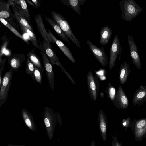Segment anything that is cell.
<instances>
[{
	"instance_id": "cell-1",
	"label": "cell",
	"mask_w": 146,
	"mask_h": 146,
	"mask_svg": "<svg viewBox=\"0 0 146 146\" xmlns=\"http://www.w3.org/2000/svg\"><path fill=\"white\" fill-rule=\"evenodd\" d=\"M119 4L122 12V19L127 22H132V20L143 10L142 7L133 0H121Z\"/></svg>"
},
{
	"instance_id": "cell-2",
	"label": "cell",
	"mask_w": 146,
	"mask_h": 146,
	"mask_svg": "<svg viewBox=\"0 0 146 146\" xmlns=\"http://www.w3.org/2000/svg\"><path fill=\"white\" fill-rule=\"evenodd\" d=\"M54 21L61 28L69 38L78 47L81 48L80 43L73 33L67 21L60 13L54 11L51 12Z\"/></svg>"
},
{
	"instance_id": "cell-3",
	"label": "cell",
	"mask_w": 146,
	"mask_h": 146,
	"mask_svg": "<svg viewBox=\"0 0 146 146\" xmlns=\"http://www.w3.org/2000/svg\"><path fill=\"white\" fill-rule=\"evenodd\" d=\"M59 115L48 106L45 107L44 113V121L48 137L51 140L53 137L56 122Z\"/></svg>"
},
{
	"instance_id": "cell-4",
	"label": "cell",
	"mask_w": 146,
	"mask_h": 146,
	"mask_svg": "<svg viewBox=\"0 0 146 146\" xmlns=\"http://www.w3.org/2000/svg\"><path fill=\"white\" fill-rule=\"evenodd\" d=\"M129 127L132 130L137 141H141L146 138V118L131 121Z\"/></svg>"
},
{
	"instance_id": "cell-5",
	"label": "cell",
	"mask_w": 146,
	"mask_h": 146,
	"mask_svg": "<svg viewBox=\"0 0 146 146\" xmlns=\"http://www.w3.org/2000/svg\"><path fill=\"white\" fill-rule=\"evenodd\" d=\"M13 70L10 68L6 72L3 77L0 91V107L6 102L8 94L11 84Z\"/></svg>"
},
{
	"instance_id": "cell-6",
	"label": "cell",
	"mask_w": 146,
	"mask_h": 146,
	"mask_svg": "<svg viewBox=\"0 0 146 146\" xmlns=\"http://www.w3.org/2000/svg\"><path fill=\"white\" fill-rule=\"evenodd\" d=\"M39 49L41 50L40 53L50 87L52 90L54 91L55 76L52 65L46 54L42 43L40 44Z\"/></svg>"
},
{
	"instance_id": "cell-7",
	"label": "cell",
	"mask_w": 146,
	"mask_h": 146,
	"mask_svg": "<svg viewBox=\"0 0 146 146\" xmlns=\"http://www.w3.org/2000/svg\"><path fill=\"white\" fill-rule=\"evenodd\" d=\"M87 84L90 97L96 101L98 95L99 89L98 80L94 76L92 73L89 71L87 74Z\"/></svg>"
},
{
	"instance_id": "cell-8",
	"label": "cell",
	"mask_w": 146,
	"mask_h": 146,
	"mask_svg": "<svg viewBox=\"0 0 146 146\" xmlns=\"http://www.w3.org/2000/svg\"><path fill=\"white\" fill-rule=\"evenodd\" d=\"M122 50L119 38L116 35L113 40L110 49L109 66L111 70L115 66L118 55L121 54Z\"/></svg>"
},
{
	"instance_id": "cell-9",
	"label": "cell",
	"mask_w": 146,
	"mask_h": 146,
	"mask_svg": "<svg viewBox=\"0 0 146 146\" xmlns=\"http://www.w3.org/2000/svg\"><path fill=\"white\" fill-rule=\"evenodd\" d=\"M86 43L88 45L94 55L100 64L105 66L108 64V58L103 46L100 48L94 45L90 41L87 40Z\"/></svg>"
},
{
	"instance_id": "cell-10",
	"label": "cell",
	"mask_w": 146,
	"mask_h": 146,
	"mask_svg": "<svg viewBox=\"0 0 146 146\" xmlns=\"http://www.w3.org/2000/svg\"><path fill=\"white\" fill-rule=\"evenodd\" d=\"M127 42L129 48L131 58L133 64L137 68L140 70L141 67L140 56L136 43L131 35H128Z\"/></svg>"
},
{
	"instance_id": "cell-11",
	"label": "cell",
	"mask_w": 146,
	"mask_h": 146,
	"mask_svg": "<svg viewBox=\"0 0 146 146\" xmlns=\"http://www.w3.org/2000/svg\"><path fill=\"white\" fill-rule=\"evenodd\" d=\"M114 105L118 109H125L129 106L128 97L121 86H119L113 102Z\"/></svg>"
},
{
	"instance_id": "cell-12",
	"label": "cell",
	"mask_w": 146,
	"mask_h": 146,
	"mask_svg": "<svg viewBox=\"0 0 146 146\" xmlns=\"http://www.w3.org/2000/svg\"><path fill=\"white\" fill-rule=\"evenodd\" d=\"M10 5L3 1L0 2V18L5 19L10 24L14 25L15 15L11 12L9 7Z\"/></svg>"
},
{
	"instance_id": "cell-13",
	"label": "cell",
	"mask_w": 146,
	"mask_h": 146,
	"mask_svg": "<svg viewBox=\"0 0 146 146\" xmlns=\"http://www.w3.org/2000/svg\"><path fill=\"white\" fill-rule=\"evenodd\" d=\"M34 19L38 29L44 40L49 44L52 43L54 44L55 42L46 31L41 14L35 15Z\"/></svg>"
},
{
	"instance_id": "cell-14",
	"label": "cell",
	"mask_w": 146,
	"mask_h": 146,
	"mask_svg": "<svg viewBox=\"0 0 146 146\" xmlns=\"http://www.w3.org/2000/svg\"><path fill=\"white\" fill-rule=\"evenodd\" d=\"M25 60V55L24 54H16L8 57V62L10 68L14 71L17 72Z\"/></svg>"
},
{
	"instance_id": "cell-15",
	"label": "cell",
	"mask_w": 146,
	"mask_h": 146,
	"mask_svg": "<svg viewBox=\"0 0 146 146\" xmlns=\"http://www.w3.org/2000/svg\"><path fill=\"white\" fill-rule=\"evenodd\" d=\"M42 44L46 54L52 64L54 65L56 64L60 68L63 67L53 50L51 44H49L44 40L43 41Z\"/></svg>"
},
{
	"instance_id": "cell-16",
	"label": "cell",
	"mask_w": 146,
	"mask_h": 146,
	"mask_svg": "<svg viewBox=\"0 0 146 146\" xmlns=\"http://www.w3.org/2000/svg\"><path fill=\"white\" fill-rule=\"evenodd\" d=\"M12 1L18 12L30 23V15L26 1L24 0Z\"/></svg>"
},
{
	"instance_id": "cell-17",
	"label": "cell",
	"mask_w": 146,
	"mask_h": 146,
	"mask_svg": "<svg viewBox=\"0 0 146 146\" xmlns=\"http://www.w3.org/2000/svg\"><path fill=\"white\" fill-rule=\"evenodd\" d=\"M99 129L101 137L104 141L107 138V130L108 122L106 116L102 110H100L98 114Z\"/></svg>"
},
{
	"instance_id": "cell-18",
	"label": "cell",
	"mask_w": 146,
	"mask_h": 146,
	"mask_svg": "<svg viewBox=\"0 0 146 146\" xmlns=\"http://www.w3.org/2000/svg\"><path fill=\"white\" fill-rule=\"evenodd\" d=\"M146 101V86H141L136 91L133 98L134 105L139 107Z\"/></svg>"
},
{
	"instance_id": "cell-19",
	"label": "cell",
	"mask_w": 146,
	"mask_h": 146,
	"mask_svg": "<svg viewBox=\"0 0 146 146\" xmlns=\"http://www.w3.org/2000/svg\"><path fill=\"white\" fill-rule=\"evenodd\" d=\"M99 43L102 46H106L109 42L112 34L111 29L107 25L100 29Z\"/></svg>"
},
{
	"instance_id": "cell-20",
	"label": "cell",
	"mask_w": 146,
	"mask_h": 146,
	"mask_svg": "<svg viewBox=\"0 0 146 146\" xmlns=\"http://www.w3.org/2000/svg\"><path fill=\"white\" fill-rule=\"evenodd\" d=\"M48 33L53 40L67 57L72 62L75 63V60L69 49L66 47L63 42L57 39L50 30H48Z\"/></svg>"
},
{
	"instance_id": "cell-21",
	"label": "cell",
	"mask_w": 146,
	"mask_h": 146,
	"mask_svg": "<svg viewBox=\"0 0 146 146\" xmlns=\"http://www.w3.org/2000/svg\"><path fill=\"white\" fill-rule=\"evenodd\" d=\"M23 119L26 125L30 130L35 131L36 127L33 117L30 113L25 108L21 110Z\"/></svg>"
},
{
	"instance_id": "cell-22",
	"label": "cell",
	"mask_w": 146,
	"mask_h": 146,
	"mask_svg": "<svg viewBox=\"0 0 146 146\" xmlns=\"http://www.w3.org/2000/svg\"><path fill=\"white\" fill-rule=\"evenodd\" d=\"M86 0H62V3L64 5L70 8L79 15L81 14V5H83Z\"/></svg>"
},
{
	"instance_id": "cell-23",
	"label": "cell",
	"mask_w": 146,
	"mask_h": 146,
	"mask_svg": "<svg viewBox=\"0 0 146 146\" xmlns=\"http://www.w3.org/2000/svg\"><path fill=\"white\" fill-rule=\"evenodd\" d=\"M35 48H33L27 54V58L35 66L38 68L40 70L43 75L44 69L42 63L39 57L35 53Z\"/></svg>"
},
{
	"instance_id": "cell-24",
	"label": "cell",
	"mask_w": 146,
	"mask_h": 146,
	"mask_svg": "<svg viewBox=\"0 0 146 146\" xmlns=\"http://www.w3.org/2000/svg\"><path fill=\"white\" fill-rule=\"evenodd\" d=\"M119 82L124 85L127 81L128 77L131 72L129 64L127 62L121 64L120 67Z\"/></svg>"
},
{
	"instance_id": "cell-25",
	"label": "cell",
	"mask_w": 146,
	"mask_h": 146,
	"mask_svg": "<svg viewBox=\"0 0 146 146\" xmlns=\"http://www.w3.org/2000/svg\"><path fill=\"white\" fill-rule=\"evenodd\" d=\"M45 19L62 40L70 44V42L69 40L68 37L62 31L60 27L50 18L45 17Z\"/></svg>"
},
{
	"instance_id": "cell-26",
	"label": "cell",
	"mask_w": 146,
	"mask_h": 146,
	"mask_svg": "<svg viewBox=\"0 0 146 146\" xmlns=\"http://www.w3.org/2000/svg\"><path fill=\"white\" fill-rule=\"evenodd\" d=\"M13 3L12 5V10L15 18L19 25H21L26 27L34 33L32 27L30 23L18 12L14 2L13 1Z\"/></svg>"
},
{
	"instance_id": "cell-27",
	"label": "cell",
	"mask_w": 146,
	"mask_h": 146,
	"mask_svg": "<svg viewBox=\"0 0 146 146\" xmlns=\"http://www.w3.org/2000/svg\"><path fill=\"white\" fill-rule=\"evenodd\" d=\"M23 32L27 34L33 46L36 48L39 49V46L38 40L34 33L27 28L23 26L20 25Z\"/></svg>"
},
{
	"instance_id": "cell-28",
	"label": "cell",
	"mask_w": 146,
	"mask_h": 146,
	"mask_svg": "<svg viewBox=\"0 0 146 146\" xmlns=\"http://www.w3.org/2000/svg\"><path fill=\"white\" fill-rule=\"evenodd\" d=\"M0 20L2 23L9 29L17 36L20 38L27 44H29L28 41L23 36L21 35L19 32L6 20L3 18H0Z\"/></svg>"
},
{
	"instance_id": "cell-29",
	"label": "cell",
	"mask_w": 146,
	"mask_h": 146,
	"mask_svg": "<svg viewBox=\"0 0 146 146\" xmlns=\"http://www.w3.org/2000/svg\"><path fill=\"white\" fill-rule=\"evenodd\" d=\"M117 92L115 88L112 85L111 83L109 82L108 85L107 92L108 97L113 103L114 100Z\"/></svg>"
},
{
	"instance_id": "cell-30",
	"label": "cell",
	"mask_w": 146,
	"mask_h": 146,
	"mask_svg": "<svg viewBox=\"0 0 146 146\" xmlns=\"http://www.w3.org/2000/svg\"><path fill=\"white\" fill-rule=\"evenodd\" d=\"M43 76L40 70L38 68L35 66L33 76L31 78L35 82H37L40 84H41Z\"/></svg>"
},
{
	"instance_id": "cell-31",
	"label": "cell",
	"mask_w": 146,
	"mask_h": 146,
	"mask_svg": "<svg viewBox=\"0 0 146 146\" xmlns=\"http://www.w3.org/2000/svg\"><path fill=\"white\" fill-rule=\"evenodd\" d=\"M35 68V66L27 58H26V72L27 74L33 77Z\"/></svg>"
},
{
	"instance_id": "cell-32",
	"label": "cell",
	"mask_w": 146,
	"mask_h": 146,
	"mask_svg": "<svg viewBox=\"0 0 146 146\" xmlns=\"http://www.w3.org/2000/svg\"><path fill=\"white\" fill-rule=\"evenodd\" d=\"M112 138L111 146H122L121 143L119 142L116 135H114L113 136Z\"/></svg>"
},
{
	"instance_id": "cell-33",
	"label": "cell",
	"mask_w": 146,
	"mask_h": 146,
	"mask_svg": "<svg viewBox=\"0 0 146 146\" xmlns=\"http://www.w3.org/2000/svg\"><path fill=\"white\" fill-rule=\"evenodd\" d=\"M131 122L130 117H128L122 120V126L125 127H129L130 125Z\"/></svg>"
},
{
	"instance_id": "cell-34",
	"label": "cell",
	"mask_w": 146,
	"mask_h": 146,
	"mask_svg": "<svg viewBox=\"0 0 146 146\" xmlns=\"http://www.w3.org/2000/svg\"><path fill=\"white\" fill-rule=\"evenodd\" d=\"M8 43V41H5L3 44L0 52V58H1L3 54L4 53L5 51L6 50V48Z\"/></svg>"
},
{
	"instance_id": "cell-35",
	"label": "cell",
	"mask_w": 146,
	"mask_h": 146,
	"mask_svg": "<svg viewBox=\"0 0 146 146\" xmlns=\"http://www.w3.org/2000/svg\"><path fill=\"white\" fill-rule=\"evenodd\" d=\"M5 66V64L1 66H0V87L1 86L3 78L2 76V73L4 70V68Z\"/></svg>"
},
{
	"instance_id": "cell-36",
	"label": "cell",
	"mask_w": 146,
	"mask_h": 146,
	"mask_svg": "<svg viewBox=\"0 0 146 146\" xmlns=\"http://www.w3.org/2000/svg\"><path fill=\"white\" fill-rule=\"evenodd\" d=\"M31 1L38 8V7H40V4L39 1L38 0H32Z\"/></svg>"
},
{
	"instance_id": "cell-37",
	"label": "cell",
	"mask_w": 146,
	"mask_h": 146,
	"mask_svg": "<svg viewBox=\"0 0 146 146\" xmlns=\"http://www.w3.org/2000/svg\"><path fill=\"white\" fill-rule=\"evenodd\" d=\"M25 1L29 4L33 6L36 8H38L32 2H31V1L29 0H26Z\"/></svg>"
},
{
	"instance_id": "cell-38",
	"label": "cell",
	"mask_w": 146,
	"mask_h": 146,
	"mask_svg": "<svg viewBox=\"0 0 146 146\" xmlns=\"http://www.w3.org/2000/svg\"><path fill=\"white\" fill-rule=\"evenodd\" d=\"M6 61V59H4L3 60L1 58L0 59V66L4 64Z\"/></svg>"
},
{
	"instance_id": "cell-39",
	"label": "cell",
	"mask_w": 146,
	"mask_h": 146,
	"mask_svg": "<svg viewBox=\"0 0 146 146\" xmlns=\"http://www.w3.org/2000/svg\"><path fill=\"white\" fill-rule=\"evenodd\" d=\"M90 146H96L95 143L94 141H92Z\"/></svg>"
},
{
	"instance_id": "cell-40",
	"label": "cell",
	"mask_w": 146,
	"mask_h": 146,
	"mask_svg": "<svg viewBox=\"0 0 146 146\" xmlns=\"http://www.w3.org/2000/svg\"><path fill=\"white\" fill-rule=\"evenodd\" d=\"M7 146H25L24 145H12L8 144Z\"/></svg>"
}]
</instances>
